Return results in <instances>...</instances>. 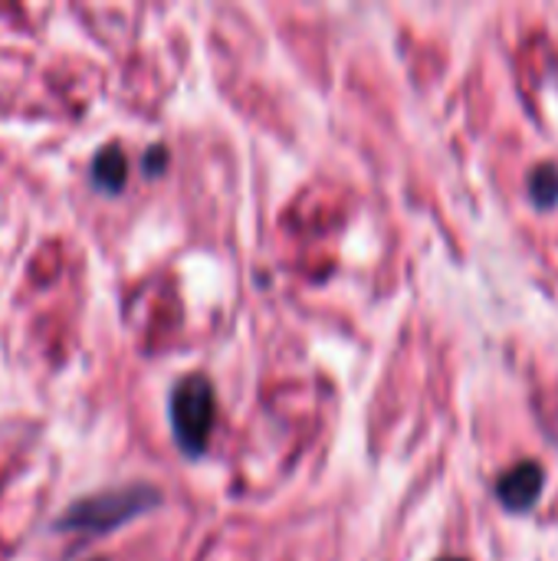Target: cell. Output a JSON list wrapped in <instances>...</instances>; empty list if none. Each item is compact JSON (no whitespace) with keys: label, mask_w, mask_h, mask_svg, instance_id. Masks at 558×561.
<instances>
[{"label":"cell","mask_w":558,"mask_h":561,"mask_svg":"<svg viewBox=\"0 0 558 561\" xmlns=\"http://www.w3.org/2000/svg\"><path fill=\"white\" fill-rule=\"evenodd\" d=\"M214 414H217V401L204 375H187L184 381L174 385L168 401V417H171V434L184 457H201L207 450Z\"/></svg>","instance_id":"cell-2"},{"label":"cell","mask_w":558,"mask_h":561,"mask_svg":"<svg viewBox=\"0 0 558 561\" xmlns=\"http://www.w3.org/2000/svg\"><path fill=\"white\" fill-rule=\"evenodd\" d=\"M158 168H164V151H161V148H151V151H148V161H145V171L155 174Z\"/></svg>","instance_id":"cell-6"},{"label":"cell","mask_w":558,"mask_h":561,"mask_svg":"<svg viewBox=\"0 0 558 561\" xmlns=\"http://www.w3.org/2000/svg\"><path fill=\"white\" fill-rule=\"evenodd\" d=\"M529 197L539 204V207H553L558 201V168L556 164H543L533 171L529 178Z\"/></svg>","instance_id":"cell-5"},{"label":"cell","mask_w":558,"mask_h":561,"mask_svg":"<svg viewBox=\"0 0 558 561\" xmlns=\"http://www.w3.org/2000/svg\"><path fill=\"white\" fill-rule=\"evenodd\" d=\"M441 561H467V559H441Z\"/></svg>","instance_id":"cell-7"},{"label":"cell","mask_w":558,"mask_h":561,"mask_svg":"<svg viewBox=\"0 0 558 561\" xmlns=\"http://www.w3.org/2000/svg\"><path fill=\"white\" fill-rule=\"evenodd\" d=\"M99 561H102V559H99Z\"/></svg>","instance_id":"cell-8"},{"label":"cell","mask_w":558,"mask_h":561,"mask_svg":"<svg viewBox=\"0 0 558 561\" xmlns=\"http://www.w3.org/2000/svg\"><path fill=\"white\" fill-rule=\"evenodd\" d=\"M125 178H128V164H125V154L112 145V148H102L92 161V181L95 187L102 191H112L118 194L125 187Z\"/></svg>","instance_id":"cell-4"},{"label":"cell","mask_w":558,"mask_h":561,"mask_svg":"<svg viewBox=\"0 0 558 561\" xmlns=\"http://www.w3.org/2000/svg\"><path fill=\"white\" fill-rule=\"evenodd\" d=\"M161 506V493L148 483H132V486H115L86 500H76L56 523V533H79V536H105L122 529L125 523L151 513Z\"/></svg>","instance_id":"cell-1"},{"label":"cell","mask_w":558,"mask_h":561,"mask_svg":"<svg viewBox=\"0 0 558 561\" xmlns=\"http://www.w3.org/2000/svg\"><path fill=\"white\" fill-rule=\"evenodd\" d=\"M543 483H546L543 467H539L536 460H523V463L510 467V470L500 477V483H497V496H500V503H503L506 510L523 513V510H529V506L539 500Z\"/></svg>","instance_id":"cell-3"}]
</instances>
